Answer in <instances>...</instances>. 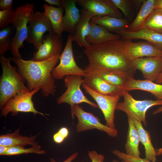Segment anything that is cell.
<instances>
[{
    "label": "cell",
    "mask_w": 162,
    "mask_h": 162,
    "mask_svg": "<svg viewBox=\"0 0 162 162\" xmlns=\"http://www.w3.org/2000/svg\"><path fill=\"white\" fill-rule=\"evenodd\" d=\"M28 26L26 41L32 44L37 51L42 43L44 35L46 32H54L52 25L45 12L37 11L32 16Z\"/></svg>",
    "instance_id": "9"
},
{
    "label": "cell",
    "mask_w": 162,
    "mask_h": 162,
    "mask_svg": "<svg viewBox=\"0 0 162 162\" xmlns=\"http://www.w3.org/2000/svg\"><path fill=\"white\" fill-rule=\"evenodd\" d=\"M157 156L162 155V147L158 149L156 152Z\"/></svg>",
    "instance_id": "44"
},
{
    "label": "cell",
    "mask_w": 162,
    "mask_h": 162,
    "mask_svg": "<svg viewBox=\"0 0 162 162\" xmlns=\"http://www.w3.org/2000/svg\"><path fill=\"white\" fill-rule=\"evenodd\" d=\"M13 4L12 0H0V10H3L8 9L11 7Z\"/></svg>",
    "instance_id": "37"
},
{
    "label": "cell",
    "mask_w": 162,
    "mask_h": 162,
    "mask_svg": "<svg viewBox=\"0 0 162 162\" xmlns=\"http://www.w3.org/2000/svg\"><path fill=\"white\" fill-rule=\"evenodd\" d=\"M63 46L62 37L58 36L54 32L44 36L42 43L37 51L33 54L32 60L44 61L61 54Z\"/></svg>",
    "instance_id": "12"
},
{
    "label": "cell",
    "mask_w": 162,
    "mask_h": 162,
    "mask_svg": "<svg viewBox=\"0 0 162 162\" xmlns=\"http://www.w3.org/2000/svg\"><path fill=\"white\" fill-rule=\"evenodd\" d=\"M33 3H26L17 7L15 10L11 24L16 29V32L12 40L10 52L13 57L22 58L20 48L23 47V43L27 38L28 24L34 13Z\"/></svg>",
    "instance_id": "4"
},
{
    "label": "cell",
    "mask_w": 162,
    "mask_h": 162,
    "mask_svg": "<svg viewBox=\"0 0 162 162\" xmlns=\"http://www.w3.org/2000/svg\"><path fill=\"white\" fill-rule=\"evenodd\" d=\"M60 55L42 61L26 60L13 57L11 60L18 66L17 71L26 81L30 91L40 88L43 95L47 97L54 95L56 91L52 71L59 60Z\"/></svg>",
    "instance_id": "2"
},
{
    "label": "cell",
    "mask_w": 162,
    "mask_h": 162,
    "mask_svg": "<svg viewBox=\"0 0 162 162\" xmlns=\"http://www.w3.org/2000/svg\"><path fill=\"white\" fill-rule=\"evenodd\" d=\"M125 44V40L121 39L90 44L83 50L88 61L84 69L85 73L104 69L122 72L133 77L136 69L126 55Z\"/></svg>",
    "instance_id": "1"
},
{
    "label": "cell",
    "mask_w": 162,
    "mask_h": 162,
    "mask_svg": "<svg viewBox=\"0 0 162 162\" xmlns=\"http://www.w3.org/2000/svg\"><path fill=\"white\" fill-rule=\"evenodd\" d=\"M93 72L109 84L123 88L131 78L124 73L115 70L99 69Z\"/></svg>",
    "instance_id": "28"
},
{
    "label": "cell",
    "mask_w": 162,
    "mask_h": 162,
    "mask_svg": "<svg viewBox=\"0 0 162 162\" xmlns=\"http://www.w3.org/2000/svg\"><path fill=\"white\" fill-rule=\"evenodd\" d=\"M76 2L83 9L96 16L122 18V14L111 0H76Z\"/></svg>",
    "instance_id": "13"
},
{
    "label": "cell",
    "mask_w": 162,
    "mask_h": 162,
    "mask_svg": "<svg viewBox=\"0 0 162 162\" xmlns=\"http://www.w3.org/2000/svg\"><path fill=\"white\" fill-rule=\"evenodd\" d=\"M88 155L92 162H104V156L95 151H88Z\"/></svg>",
    "instance_id": "36"
},
{
    "label": "cell",
    "mask_w": 162,
    "mask_h": 162,
    "mask_svg": "<svg viewBox=\"0 0 162 162\" xmlns=\"http://www.w3.org/2000/svg\"><path fill=\"white\" fill-rule=\"evenodd\" d=\"M112 153L118 156L120 159L125 162H151L145 158H141L140 156H133L128 155L123 152L116 149L112 150Z\"/></svg>",
    "instance_id": "34"
},
{
    "label": "cell",
    "mask_w": 162,
    "mask_h": 162,
    "mask_svg": "<svg viewBox=\"0 0 162 162\" xmlns=\"http://www.w3.org/2000/svg\"><path fill=\"white\" fill-rule=\"evenodd\" d=\"M82 86L86 92L97 102L104 115L106 125L111 128H116L115 112L120 97L102 94L94 91L84 83Z\"/></svg>",
    "instance_id": "11"
},
{
    "label": "cell",
    "mask_w": 162,
    "mask_h": 162,
    "mask_svg": "<svg viewBox=\"0 0 162 162\" xmlns=\"http://www.w3.org/2000/svg\"><path fill=\"white\" fill-rule=\"evenodd\" d=\"M155 82L158 84H162V72L160 74Z\"/></svg>",
    "instance_id": "43"
},
{
    "label": "cell",
    "mask_w": 162,
    "mask_h": 162,
    "mask_svg": "<svg viewBox=\"0 0 162 162\" xmlns=\"http://www.w3.org/2000/svg\"><path fill=\"white\" fill-rule=\"evenodd\" d=\"M80 13V19L76 25L72 39L80 47L86 48L90 44L86 42L85 39L91 30L90 21L96 15L84 9L81 10Z\"/></svg>",
    "instance_id": "17"
},
{
    "label": "cell",
    "mask_w": 162,
    "mask_h": 162,
    "mask_svg": "<svg viewBox=\"0 0 162 162\" xmlns=\"http://www.w3.org/2000/svg\"><path fill=\"white\" fill-rule=\"evenodd\" d=\"M46 153V151L42 150L41 146L38 145L28 148L22 146L9 147L7 151L2 155L12 156L28 153L44 154Z\"/></svg>",
    "instance_id": "31"
},
{
    "label": "cell",
    "mask_w": 162,
    "mask_h": 162,
    "mask_svg": "<svg viewBox=\"0 0 162 162\" xmlns=\"http://www.w3.org/2000/svg\"><path fill=\"white\" fill-rule=\"evenodd\" d=\"M9 147L0 145V155H2L3 154L8 150Z\"/></svg>",
    "instance_id": "40"
},
{
    "label": "cell",
    "mask_w": 162,
    "mask_h": 162,
    "mask_svg": "<svg viewBox=\"0 0 162 162\" xmlns=\"http://www.w3.org/2000/svg\"><path fill=\"white\" fill-rule=\"evenodd\" d=\"M19 131L20 129H18L13 133L1 135L0 145L10 147H24L27 145L33 146L39 145L35 140L40 133L30 136H23L20 134Z\"/></svg>",
    "instance_id": "21"
},
{
    "label": "cell",
    "mask_w": 162,
    "mask_h": 162,
    "mask_svg": "<svg viewBox=\"0 0 162 162\" xmlns=\"http://www.w3.org/2000/svg\"><path fill=\"white\" fill-rule=\"evenodd\" d=\"M64 86L67 89L64 93L57 99L58 104L67 103L71 108L76 104L85 103L94 108H98L97 104L88 100L81 91L80 86L84 83L82 76L78 75H69L65 77L64 80Z\"/></svg>",
    "instance_id": "8"
},
{
    "label": "cell",
    "mask_w": 162,
    "mask_h": 162,
    "mask_svg": "<svg viewBox=\"0 0 162 162\" xmlns=\"http://www.w3.org/2000/svg\"><path fill=\"white\" fill-rule=\"evenodd\" d=\"M83 79L84 84L99 94L123 96L124 89L122 88L109 84L95 72L86 74Z\"/></svg>",
    "instance_id": "16"
},
{
    "label": "cell",
    "mask_w": 162,
    "mask_h": 162,
    "mask_svg": "<svg viewBox=\"0 0 162 162\" xmlns=\"http://www.w3.org/2000/svg\"><path fill=\"white\" fill-rule=\"evenodd\" d=\"M73 41L72 34H70L64 48L60 56L59 63L52 71L55 79H62L69 75H78L84 77L86 75L84 69L80 68L75 60Z\"/></svg>",
    "instance_id": "6"
},
{
    "label": "cell",
    "mask_w": 162,
    "mask_h": 162,
    "mask_svg": "<svg viewBox=\"0 0 162 162\" xmlns=\"http://www.w3.org/2000/svg\"><path fill=\"white\" fill-rule=\"evenodd\" d=\"M118 34L124 40L138 39L146 40L162 50V34L149 29L143 27L135 32L125 31Z\"/></svg>",
    "instance_id": "19"
},
{
    "label": "cell",
    "mask_w": 162,
    "mask_h": 162,
    "mask_svg": "<svg viewBox=\"0 0 162 162\" xmlns=\"http://www.w3.org/2000/svg\"><path fill=\"white\" fill-rule=\"evenodd\" d=\"M143 27L162 34V9L154 8L145 20Z\"/></svg>",
    "instance_id": "29"
},
{
    "label": "cell",
    "mask_w": 162,
    "mask_h": 162,
    "mask_svg": "<svg viewBox=\"0 0 162 162\" xmlns=\"http://www.w3.org/2000/svg\"><path fill=\"white\" fill-rule=\"evenodd\" d=\"M111 1L119 10L122 12L124 16L129 19L133 16L134 8H137L134 0H111Z\"/></svg>",
    "instance_id": "32"
},
{
    "label": "cell",
    "mask_w": 162,
    "mask_h": 162,
    "mask_svg": "<svg viewBox=\"0 0 162 162\" xmlns=\"http://www.w3.org/2000/svg\"><path fill=\"white\" fill-rule=\"evenodd\" d=\"M40 88H37L28 92L21 93L10 98L5 105L0 109L1 116L6 117L10 112L13 116H16L19 112H32L34 116L39 114L45 117V115L36 110L32 98Z\"/></svg>",
    "instance_id": "10"
},
{
    "label": "cell",
    "mask_w": 162,
    "mask_h": 162,
    "mask_svg": "<svg viewBox=\"0 0 162 162\" xmlns=\"http://www.w3.org/2000/svg\"><path fill=\"white\" fill-rule=\"evenodd\" d=\"M127 116L128 129L124 146L125 153L131 156H140L141 154L139 150V134L134 119L129 116Z\"/></svg>",
    "instance_id": "24"
},
{
    "label": "cell",
    "mask_w": 162,
    "mask_h": 162,
    "mask_svg": "<svg viewBox=\"0 0 162 162\" xmlns=\"http://www.w3.org/2000/svg\"><path fill=\"white\" fill-rule=\"evenodd\" d=\"M156 0H144L135 18L129 25L127 31L135 32L143 28L145 20L155 8Z\"/></svg>",
    "instance_id": "27"
},
{
    "label": "cell",
    "mask_w": 162,
    "mask_h": 162,
    "mask_svg": "<svg viewBox=\"0 0 162 162\" xmlns=\"http://www.w3.org/2000/svg\"><path fill=\"white\" fill-rule=\"evenodd\" d=\"M124 100L118 102L116 110L123 111L134 119L143 123L146 126L147 123L146 113L152 106L162 105V100H137L134 99L128 91L123 90Z\"/></svg>",
    "instance_id": "5"
},
{
    "label": "cell",
    "mask_w": 162,
    "mask_h": 162,
    "mask_svg": "<svg viewBox=\"0 0 162 162\" xmlns=\"http://www.w3.org/2000/svg\"><path fill=\"white\" fill-rule=\"evenodd\" d=\"M78 155V153L76 152L73 154L66 160L62 162H72L73 160L77 158ZM50 162H57L54 159L52 158H50Z\"/></svg>",
    "instance_id": "38"
},
{
    "label": "cell",
    "mask_w": 162,
    "mask_h": 162,
    "mask_svg": "<svg viewBox=\"0 0 162 162\" xmlns=\"http://www.w3.org/2000/svg\"><path fill=\"white\" fill-rule=\"evenodd\" d=\"M124 90H139L149 92L158 100H162V85L147 80H136L130 78L123 87Z\"/></svg>",
    "instance_id": "20"
},
{
    "label": "cell",
    "mask_w": 162,
    "mask_h": 162,
    "mask_svg": "<svg viewBox=\"0 0 162 162\" xmlns=\"http://www.w3.org/2000/svg\"><path fill=\"white\" fill-rule=\"evenodd\" d=\"M15 10L12 7L6 10H0V29L11 23Z\"/></svg>",
    "instance_id": "33"
},
{
    "label": "cell",
    "mask_w": 162,
    "mask_h": 162,
    "mask_svg": "<svg viewBox=\"0 0 162 162\" xmlns=\"http://www.w3.org/2000/svg\"><path fill=\"white\" fill-rule=\"evenodd\" d=\"M162 112V105L154 110L152 112L153 115H156Z\"/></svg>",
    "instance_id": "42"
},
{
    "label": "cell",
    "mask_w": 162,
    "mask_h": 162,
    "mask_svg": "<svg viewBox=\"0 0 162 162\" xmlns=\"http://www.w3.org/2000/svg\"><path fill=\"white\" fill-rule=\"evenodd\" d=\"M11 58L1 56L2 73L0 79V108L3 107L11 98L21 93L30 92L24 84L25 80L18 72L16 67L10 64Z\"/></svg>",
    "instance_id": "3"
},
{
    "label": "cell",
    "mask_w": 162,
    "mask_h": 162,
    "mask_svg": "<svg viewBox=\"0 0 162 162\" xmlns=\"http://www.w3.org/2000/svg\"><path fill=\"white\" fill-rule=\"evenodd\" d=\"M132 62L136 69L142 72L145 80L155 81L162 72V57H142Z\"/></svg>",
    "instance_id": "15"
},
{
    "label": "cell",
    "mask_w": 162,
    "mask_h": 162,
    "mask_svg": "<svg viewBox=\"0 0 162 162\" xmlns=\"http://www.w3.org/2000/svg\"><path fill=\"white\" fill-rule=\"evenodd\" d=\"M90 23L91 30L85 39L88 44H97L121 39L119 35L110 32L103 27L91 22Z\"/></svg>",
    "instance_id": "23"
},
{
    "label": "cell",
    "mask_w": 162,
    "mask_h": 162,
    "mask_svg": "<svg viewBox=\"0 0 162 162\" xmlns=\"http://www.w3.org/2000/svg\"><path fill=\"white\" fill-rule=\"evenodd\" d=\"M69 131L67 128L62 127L53 136V139L56 143L60 144L68 136Z\"/></svg>",
    "instance_id": "35"
},
{
    "label": "cell",
    "mask_w": 162,
    "mask_h": 162,
    "mask_svg": "<svg viewBox=\"0 0 162 162\" xmlns=\"http://www.w3.org/2000/svg\"><path fill=\"white\" fill-rule=\"evenodd\" d=\"M125 41V52L131 61L144 57H162V50L147 41L134 43L131 40Z\"/></svg>",
    "instance_id": "14"
},
{
    "label": "cell",
    "mask_w": 162,
    "mask_h": 162,
    "mask_svg": "<svg viewBox=\"0 0 162 162\" xmlns=\"http://www.w3.org/2000/svg\"><path fill=\"white\" fill-rule=\"evenodd\" d=\"M90 22L118 34L122 32L127 31L129 25L125 19L108 16H96L92 18Z\"/></svg>",
    "instance_id": "22"
},
{
    "label": "cell",
    "mask_w": 162,
    "mask_h": 162,
    "mask_svg": "<svg viewBox=\"0 0 162 162\" xmlns=\"http://www.w3.org/2000/svg\"><path fill=\"white\" fill-rule=\"evenodd\" d=\"M71 113L73 119L76 116L78 119L76 126V130L77 132L96 129L105 132L111 137L118 136V131L116 129L111 128L102 124L98 117L85 111L79 104L75 105L71 108Z\"/></svg>",
    "instance_id": "7"
},
{
    "label": "cell",
    "mask_w": 162,
    "mask_h": 162,
    "mask_svg": "<svg viewBox=\"0 0 162 162\" xmlns=\"http://www.w3.org/2000/svg\"><path fill=\"white\" fill-rule=\"evenodd\" d=\"M15 29V27L12 25L7 26L0 29V56H4L8 51L10 50L12 36Z\"/></svg>",
    "instance_id": "30"
},
{
    "label": "cell",
    "mask_w": 162,
    "mask_h": 162,
    "mask_svg": "<svg viewBox=\"0 0 162 162\" xmlns=\"http://www.w3.org/2000/svg\"><path fill=\"white\" fill-rule=\"evenodd\" d=\"M44 1L51 6H56L58 7H63L61 0H45Z\"/></svg>",
    "instance_id": "39"
},
{
    "label": "cell",
    "mask_w": 162,
    "mask_h": 162,
    "mask_svg": "<svg viewBox=\"0 0 162 162\" xmlns=\"http://www.w3.org/2000/svg\"><path fill=\"white\" fill-rule=\"evenodd\" d=\"M44 12L50 20L54 32L60 37H62L64 32L63 25V7H55L44 4L43 5Z\"/></svg>",
    "instance_id": "25"
},
{
    "label": "cell",
    "mask_w": 162,
    "mask_h": 162,
    "mask_svg": "<svg viewBox=\"0 0 162 162\" xmlns=\"http://www.w3.org/2000/svg\"><path fill=\"white\" fill-rule=\"evenodd\" d=\"M155 8L162 9V0H156Z\"/></svg>",
    "instance_id": "41"
},
{
    "label": "cell",
    "mask_w": 162,
    "mask_h": 162,
    "mask_svg": "<svg viewBox=\"0 0 162 162\" xmlns=\"http://www.w3.org/2000/svg\"><path fill=\"white\" fill-rule=\"evenodd\" d=\"M65 11L63 18L64 31L73 34L75 32L76 25L79 22L80 11L76 7V0H61Z\"/></svg>",
    "instance_id": "18"
},
{
    "label": "cell",
    "mask_w": 162,
    "mask_h": 162,
    "mask_svg": "<svg viewBox=\"0 0 162 162\" xmlns=\"http://www.w3.org/2000/svg\"><path fill=\"white\" fill-rule=\"evenodd\" d=\"M112 162H119L118 160H112ZM121 162H125L124 161L122 160Z\"/></svg>",
    "instance_id": "45"
},
{
    "label": "cell",
    "mask_w": 162,
    "mask_h": 162,
    "mask_svg": "<svg viewBox=\"0 0 162 162\" xmlns=\"http://www.w3.org/2000/svg\"><path fill=\"white\" fill-rule=\"evenodd\" d=\"M134 120L139 134L140 142L144 146L145 158L151 162H157L156 152L152 145L149 132L145 130L142 122Z\"/></svg>",
    "instance_id": "26"
}]
</instances>
